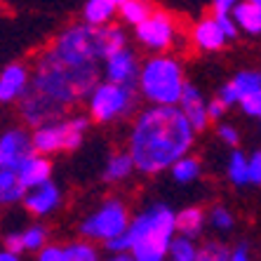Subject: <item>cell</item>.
<instances>
[{
    "label": "cell",
    "mask_w": 261,
    "mask_h": 261,
    "mask_svg": "<svg viewBox=\"0 0 261 261\" xmlns=\"http://www.w3.org/2000/svg\"><path fill=\"white\" fill-rule=\"evenodd\" d=\"M193 132L179 103H153L139 113L129 137V155L134 170L160 174L191 151Z\"/></svg>",
    "instance_id": "obj_1"
},
{
    "label": "cell",
    "mask_w": 261,
    "mask_h": 261,
    "mask_svg": "<svg viewBox=\"0 0 261 261\" xmlns=\"http://www.w3.org/2000/svg\"><path fill=\"white\" fill-rule=\"evenodd\" d=\"M174 233L176 224L172 210L165 205H153L134 221H129L120 236L103 240V245L106 249H111V254L129 252L137 261H160L167 256Z\"/></svg>",
    "instance_id": "obj_2"
},
{
    "label": "cell",
    "mask_w": 261,
    "mask_h": 261,
    "mask_svg": "<svg viewBox=\"0 0 261 261\" xmlns=\"http://www.w3.org/2000/svg\"><path fill=\"white\" fill-rule=\"evenodd\" d=\"M97 83L99 66L73 64V61L61 59L52 49L40 55L36 64V75H33V90L64 103L66 109L90 97Z\"/></svg>",
    "instance_id": "obj_3"
},
{
    "label": "cell",
    "mask_w": 261,
    "mask_h": 261,
    "mask_svg": "<svg viewBox=\"0 0 261 261\" xmlns=\"http://www.w3.org/2000/svg\"><path fill=\"white\" fill-rule=\"evenodd\" d=\"M125 43H127L125 33L118 26H109V24L94 26L85 21V24L66 29L49 49L55 55H59L61 59L73 61V64L99 66L109 55L125 47Z\"/></svg>",
    "instance_id": "obj_4"
},
{
    "label": "cell",
    "mask_w": 261,
    "mask_h": 261,
    "mask_svg": "<svg viewBox=\"0 0 261 261\" xmlns=\"http://www.w3.org/2000/svg\"><path fill=\"white\" fill-rule=\"evenodd\" d=\"M29 153H33V144L24 129L0 137V205H14L29 191L21 181V163Z\"/></svg>",
    "instance_id": "obj_5"
},
{
    "label": "cell",
    "mask_w": 261,
    "mask_h": 261,
    "mask_svg": "<svg viewBox=\"0 0 261 261\" xmlns=\"http://www.w3.org/2000/svg\"><path fill=\"white\" fill-rule=\"evenodd\" d=\"M184 85V71L172 57H153L139 68L137 87L151 103H179Z\"/></svg>",
    "instance_id": "obj_6"
},
{
    "label": "cell",
    "mask_w": 261,
    "mask_h": 261,
    "mask_svg": "<svg viewBox=\"0 0 261 261\" xmlns=\"http://www.w3.org/2000/svg\"><path fill=\"white\" fill-rule=\"evenodd\" d=\"M90 101V118L97 122H111L129 116L137 109V87L118 85V83H97L87 97Z\"/></svg>",
    "instance_id": "obj_7"
},
{
    "label": "cell",
    "mask_w": 261,
    "mask_h": 261,
    "mask_svg": "<svg viewBox=\"0 0 261 261\" xmlns=\"http://www.w3.org/2000/svg\"><path fill=\"white\" fill-rule=\"evenodd\" d=\"M127 224H129L127 207L120 200H109L80 226V233L85 238H92V240H109V238L120 236L127 228Z\"/></svg>",
    "instance_id": "obj_8"
},
{
    "label": "cell",
    "mask_w": 261,
    "mask_h": 261,
    "mask_svg": "<svg viewBox=\"0 0 261 261\" xmlns=\"http://www.w3.org/2000/svg\"><path fill=\"white\" fill-rule=\"evenodd\" d=\"M174 33H176L174 19L167 12H155V10H153L144 21H139V24L134 26L137 40H139L144 47L153 49V52H163V49L172 47Z\"/></svg>",
    "instance_id": "obj_9"
},
{
    "label": "cell",
    "mask_w": 261,
    "mask_h": 261,
    "mask_svg": "<svg viewBox=\"0 0 261 261\" xmlns=\"http://www.w3.org/2000/svg\"><path fill=\"white\" fill-rule=\"evenodd\" d=\"M21 113H24L29 125L38 127V125H45V122L61 120L64 113H66V106L31 87V90L24 92V97H21Z\"/></svg>",
    "instance_id": "obj_10"
},
{
    "label": "cell",
    "mask_w": 261,
    "mask_h": 261,
    "mask_svg": "<svg viewBox=\"0 0 261 261\" xmlns=\"http://www.w3.org/2000/svg\"><path fill=\"white\" fill-rule=\"evenodd\" d=\"M103 78L118 85H129L137 87L139 80V61L134 57L132 49L120 47L113 55H109L103 59Z\"/></svg>",
    "instance_id": "obj_11"
},
{
    "label": "cell",
    "mask_w": 261,
    "mask_h": 261,
    "mask_svg": "<svg viewBox=\"0 0 261 261\" xmlns=\"http://www.w3.org/2000/svg\"><path fill=\"white\" fill-rule=\"evenodd\" d=\"M31 144L33 151L49 155V153L64 151L66 144V120H52L45 125H38L36 132L31 134Z\"/></svg>",
    "instance_id": "obj_12"
},
{
    "label": "cell",
    "mask_w": 261,
    "mask_h": 261,
    "mask_svg": "<svg viewBox=\"0 0 261 261\" xmlns=\"http://www.w3.org/2000/svg\"><path fill=\"white\" fill-rule=\"evenodd\" d=\"M21 202H24L26 212L36 214V217H45V214H49L52 210H57L61 202V193L59 189H57L55 184L45 181L40 184V186H33V189L26 191V195L21 198Z\"/></svg>",
    "instance_id": "obj_13"
},
{
    "label": "cell",
    "mask_w": 261,
    "mask_h": 261,
    "mask_svg": "<svg viewBox=\"0 0 261 261\" xmlns=\"http://www.w3.org/2000/svg\"><path fill=\"white\" fill-rule=\"evenodd\" d=\"M179 109L184 111V116L189 118L191 127L195 132H202L207 127V122H210V116H207V103L202 99L200 90L193 85H184L181 90V97H179Z\"/></svg>",
    "instance_id": "obj_14"
},
{
    "label": "cell",
    "mask_w": 261,
    "mask_h": 261,
    "mask_svg": "<svg viewBox=\"0 0 261 261\" xmlns=\"http://www.w3.org/2000/svg\"><path fill=\"white\" fill-rule=\"evenodd\" d=\"M29 90V68L21 64H10L0 73V103H10L14 99L24 97Z\"/></svg>",
    "instance_id": "obj_15"
},
{
    "label": "cell",
    "mask_w": 261,
    "mask_h": 261,
    "mask_svg": "<svg viewBox=\"0 0 261 261\" xmlns=\"http://www.w3.org/2000/svg\"><path fill=\"white\" fill-rule=\"evenodd\" d=\"M261 87V73L256 71H243L238 73L236 78L228 83V85L221 87V92H219V99L226 103V106H231V103H238L240 99L245 97V94H249V92H254Z\"/></svg>",
    "instance_id": "obj_16"
},
{
    "label": "cell",
    "mask_w": 261,
    "mask_h": 261,
    "mask_svg": "<svg viewBox=\"0 0 261 261\" xmlns=\"http://www.w3.org/2000/svg\"><path fill=\"white\" fill-rule=\"evenodd\" d=\"M52 174V165L45 158L43 153H29L21 163V181H24L26 189H33V186H40L45 184Z\"/></svg>",
    "instance_id": "obj_17"
},
{
    "label": "cell",
    "mask_w": 261,
    "mask_h": 261,
    "mask_svg": "<svg viewBox=\"0 0 261 261\" xmlns=\"http://www.w3.org/2000/svg\"><path fill=\"white\" fill-rule=\"evenodd\" d=\"M193 40L200 49H207V52H214V49H221L226 45V36L221 26H219L217 19H202L200 24L195 26L193 31Z\"/></svg>",
    "instance_id": "obj_18"
},
{
    "label": "cell",
    "mask_w": 261,
    "mask_h": 261,
    "mask_svg": "<svg viewBox=\"0 0 261 261\" xmlns=\"http://www.w3.org/2000/svg\"><path fill=\"white\" fill-rule=\"evenodd\" d=\"M231 12H233V19H236L238 29L247 31V33H252V36L261 33V12L254 7L252 0H245V3L238 0Z\"/></svg>",
    "instance_id": "obj_19"
},
{
    "label": "cell",
    "mask_w": 261,
    "mask_h": 261,
    "mask_svg": "<svg viewBox=\"0 0 261 261\" xmlns=\"http://www.w3.org/2000/svg\"><path fill=\"white\" fill-rule=\"evenodd\" d=\"M174 224H176V231L181 233V236L195 238L202 231L205 214H202V210H198V207H186V210H181L179 214H174Z\"/></svg>",
    "instance_id": "obj_20"
},
{
    "label": "cell",
    "mask_w": 261,
    "mask_h": 261,
    "mask_svg": "<svg viewBox=\"0 0 261 261\" xmlns=\"http://www.w3.org/2000/svg\"><path fill=\"white\" fill-rule=\"evenodd\" d=\"M118 7L109 0H87L85 10H83V17H85L87 24H94V26H101V24H109L111 17L116 14Z\"/></svg>",
    "instance_id": "obj_21"
},
{
    "label": "cell",
    "mask_w": 261,
    "mask_h": 261,
    "mask_svg": "<svg viewBox=\"0 0 261 261\" xmlns=\"http://www.w3.org/2000/svg\"><path fill=\"white\" fill-rule=\"evenodd\" d=\"M134 170V160L129 153H118L109 160L106 170H103V179L106 181H120V179H127Z\"/></svg>",
    "instance_id": "obj_22"
},
{
    "label": "cell",
    "mask_w": 261,
    "mask_h": 261,
    "mask_svg": "<svg viewBox=\"0 0 261 261\" xmlns=\"http://www.w3.org/2000/svg\"><path fill=\"white\" fill-rule=\"evenodd\" d=\"M200 174V163L191 155H181L179 160L172 163V176H174V181L179 184H191L198 179Z\"/></svg>",
    "instance_id": "obj_23"
},
{
    "label": "cell",
    "mask_w": 261,
    "mask_h": 261,
    "mask_svg": "<svg viewBox=\"0 0 261 261\" xmlns=\"http://www.w3.org/2000/svg\"><path fill=\"white\" fill-rule=\"evenodd\" d=\"M151 12H153V5L148 3V0H125V3L120 5L122 19L132 26H137L139 21H144Z\"/></svg>",
    "instance_id": "obj_24"
},
{
    "label": "cell",
    "mask_w": 261,
    "mask_h": 261,
    "mask_svg": "<svg viewBox=\"0 0 261 261\" xmlns=\"http://www.w3.org/2000/svg\"><path fill=\"white\" fill-rule=\"evenodd\" d=\"M167 254H170L174 261H198V249H195L193 240H191L189 236L172 238Z\"/></svg>",
    "instance_id": "obj_25"
},
{
    "label": "cell",
    "mask_w": 261,
    "mask_h": 261,
    "mask_svg": "<svg viewBox=\"0 0 261 261\" xmlns=\"http://www.w3.org/2000/svg\"><path fill=\"white\" fill-rule=\"evenodd\" d=\"M228 179H231L236 186H245L249 184V176H247V158H245L240 151H236L228 160Z\"/></svg>",
    "instance_id": "obj_26"
},
{
    "label": "cell",
    "mask_w": 261,
    "mask_h": 261,
    "mask_svg": "<svg viewBox=\"0 0 261 261\" xmlns=\"http://www.w3.org/2000/svg\"><path fill=\"white\" fill-rule=\"evenodd\" d=\"M64 261H97V249L90 243H73L64 247Z\"/></svg>",
    "instance_id": "obj_27"
},
{
    "label": "cell",
    "mask_w": 261,
    "mask_h": 261,
    "mask_svg": "<svg viewBox=\"0 0 261 261\" xmlns=\"http://www.w3.org/2000/svg\"><path fill=\"white\" fill-rule=\"evenodd\" d=\"M21 240H24V249H31V252H38L43 249L45 243H47V233H45L43 226H31L21 233Z\"/></svg>",
    "instance_id": "obj_28"
},
{
    "label": "cell",
    "mask_w": 261,
    "mask_h": 261,
    "mask_svg": "<svg viewBox=\"0 0 261 261\" xmlns=\"http://www.w3.org/2000/svg\"><path fill=\"white\" fill-rule=\"evenodd\" d=\"M198 259L202 261H228L231 259V249L221 243H207L202 252H198Z\"/></svg>",
    "instance_id": "obj_29"
},
{
    "label": "cell",
    "mask_w": 261,
    "mask_h": 261,
    "mask_svg": "<svg viewBox=\"0 0 261 261\" xmlns=\"http://www.w3.org/2000/svg\"><path fill=\"white\" fill-rule=\"evenodd\" d=\"M238 103H240L243 113H247V116H252V118H259V113H261V87L254 92H249V94H245Z\"/></svg>",
    "instance_id": "obj_30"
},
{
    "label": "cell",
    "mask_w": 261,
    "mask_h": 261,
    "mask_svg": "<svg viewBox=\"0 0 261 261\" xmlns=\"http://www.w3.org/2000/svg\"><path fill=\"white\" fill-rule=\"evenodd\" d=\"M210 221H212V226L219 228V231H231L233 228V214L228 210H224V207H214Z\"/></svg>",
    "instance_id": "obj_31"
},
{
    "label": "cell",
    "mask_w": 261,
    "mask_h": 261,
    "mask_svg": "<svg viewBox=\"0 0 261 261\" xmlns=\"http://www.w3.org/2000/svg\"><path fill=\"white\" fill-rule=\"evenodd\" d=\"M247 176H249V184L261 186V151L252 153V158L247 160Z\"/></svg>",
    "instance_id": "obj_32"
},
{
    "label": "cell",
    "mask_w": 261,
    "mask_h": 261,
    "mask_svg": "<svg viewBox=\"0 0 261 261\" xmlns=\"http://www.w3.org/2000/svg\"><path fill=\"white\" fill-rule=\"evenodd\" d=\"M214 19H217L219 26H221V31H224L226 40H233V38L238 36V24H236V19H233L231 14H214Z\"/></svg>",
    "instance_id": "obj_33"
},
{
    "label": "cell",
    "mask_w": 261,
    "mask_h": 261,
    "mask_svg": "<svg viewBox=\"0 0 261 261\" xmlns=\"http://www.w3.org/2000/svg\"><path fill=\"white\" fill-rule=\"evenodd\" d=\"M38 259L40 261H64V247L45 245L43 249H38Z\"/></svg>",
    "instance_id": "obj_34"
},
{
    "label": "cell",
    "mask_w": 261,
    "mask_h": 261,
    "mask_svg": "<svg viewBox=\"0 0 261 261\" xmlns=\"http://www.w3.org/2000/svg\"><path fill=\"white\" fill-rule=\"evenodd\" d=\"M5 249H10V252H14V254H21V252H24L21 233H7L5 236Z\"/></svg>",
    "instance_id": "obj_35"
},
{
    "label": "cell",
    "mask_w": 261,
    "mask_h": 261,
    "mask_svg": "<svg viewBox=\"0 0 261 261\" xmlns=\"http://www.w3.org/2000/svg\"><path fill=\"white\" fill-rule=\"evenodd\" d=\"M226 109H228V106H226V103L217 97V99H212V101H210V106H207V116H210V120H214V118H221L226 113Z\"/></svg>",
    "instance_id": "obj_36"
},
{
    "label": "cell",
    "mask_w": 261,
    "mask_h": 261,
    "mask_svg": "<svg viewBox=\"0 0 261 261\" xmlns=\"http://www.w3.org/2000/svg\"><path fill=\"white\" fill-rule=\"evenodd\" d=\"M219 137L226 141L228 146H236L238 144V129L231 127V125H221L219 127Z\"/></svg>",
    "instance_id": "obj_37"
},
{
    "label": "cell",
    "mask_w": 261,
    "mask_h": 261,
    "mask_svg": "<svg viewBox=\"0 0 261 261\" xmlns=\"http://www.w3.org/2000/svg\"><path fill=\"white\" fill-rule=\"evenodd\" d=\"M238 0H214L212 7H214V14H231V10L236 7Z\"/></svg>",
    "instance_id": "obj_38"
},
{
    "label": "cell",
    "mask_w": 261,
    "mask_h": 261,
    "mask_svg": "<svg viewBox=\"0 0 261 261\" xmlns=\"http://www.w3.org/2000/svg\"><path fill=\"white\" fill-rule=\"evenodd\" d=\"M245 249H247V245H238L236 252H231V259L233 261H245L249 256V252H245Z\"/></svg>",
    "instance_id": "obj_39"
},
{
    "label": "cell",
    "mask_w": 261,
    "mask_h": 261,
    "mask_svg": "<svg viewBox=\"0 0 261 261\" xmlns=\"http://www.w3.org/2000/svg\"><path fill=\"white\" fill-rule=\"evenodd\" d=\"M19 254H14V252H10V249H5V252H0V261H17Z\"/></svg>",
    "instance_id": "obj_40"
},
{
    "label": "cell",
    "mask_w": 261,
    "mask_h": 261,
    "mask_svg": "<svg viewBox=\"0 0 261 261\" xmlns=\"http://www.w3.org/2000/svg\"><path fill=\"white\" fill-rule=\"evenodd\" d=\"M109 3H113V5H116V7H120L122 3H125V0H109Z\"/></svg>",
    "instance_id": "obj_41"
},
{
    "label": "cell",
    "mask_w": 261,
    "mask_h": 261,
    "mask_svg": "<svg viewBox=\"0 0 261 261\" xmlns=\"http://www.w3.org/2000/svg\"><path fill=\"white\" fill-rule=\"evenodd\" d=\"M252 3H254V7H256V10H259V12H261V0H252Z\"/></svg>",
    "instance_id": "obj_42"
},
{
    "label": "cell",
    "mask_w": 261,
    "mask_h": 261,
    "mask_svg": "<svg viewBox=\"0 0 261 261\" xmlns=\"http://www.w3.org/2000/svg\"><path fill=\"white\" fill-rule=\"evenodd\" d=\"M259 120H261V113H259Z\"/></svg>",
    "instance_id": "obj_43"
}]
</instances>
